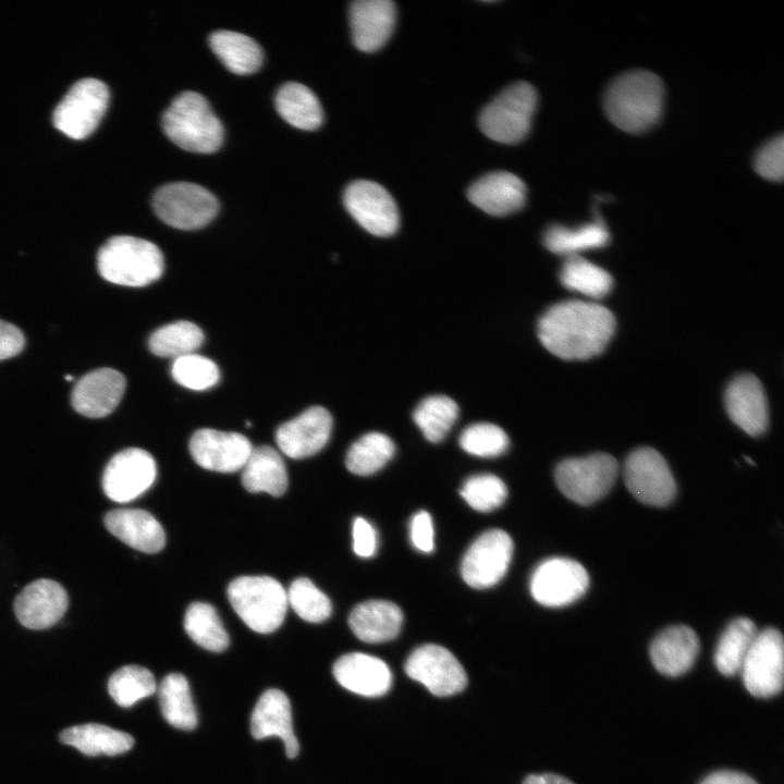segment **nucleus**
I'll list each match as a JSON object with an SVG mask.
<instances>
[{
    "label": "nucleus",
    "mask_w": 784,
    "mask_h": 784,
    "mask_svg": "<svg viewBox=\"0 0 784 784\" xmlns=\"http://www.w3.org/2000/svg\"><path fill=\"white\" fill-rule=\"evenodd\" d=\"M700 784H758L749 775L737 772L722 770L709 774Z\"/></svg>",
    "instance_id": "nucleus-50"
},
{
    "label": "nucleus",
    "mask_w": 784,
    "mask_h": 784,
    "mask_svg": "<svg viewBox=\"0 0 784 784\" xmlns=\"http://www.w3.org/2000/svg\"><path fill=\"white\" fill-rule=\"evenodd\" d=\"M460 493L470 507L486 513L503 504L507 497V488L495 475L478 474L465 480Z\"/></svg>",
    "instance_id": "nucleus-43"
},
{
    "label": "nucleus",
    "mask_w": 784,
    "mask_h": 784,
    "mask_svg": "<svg viewBox=\"0 0 784 784\" xmlns=\"http://www.w3.org/2000/svg\"><path fill=\"white\" fill-rule=\"evenodd\" d=\"M171 375L179 384L195 391L213 387L220 378L216 363L196 353L175 358Z\"/></svg>",
    "instance_id": "nucleus-44"
},
{
    "label": "nucleus",
    "mask_w": 784,
    "mask_h": 784,
    "mask_svg": "<svg viewBox=\"0 0 784 784\" xmlns=\"http://www.w3.org/2000/svg\"><path fill=\"white\" fill-rule=\"evenodd\" d=\"M700 642L689 626L675 625L662 630L652 640L649 654L653 666L663 675L679 676L694 665Z\"/></svg>",
    "instance_id": "nucleus-25"
},
{
    "label": "nucleus",
    "mask_w": 784,
    "mask_h": 784,
    "mask_svg": "<svg viewBox=\"0 0 784 784\" xmlns=\"http://www.w3.org/2000/svg\"><path fill=\"white\" fill-rule=\"evenodd\" d=\"M524 784H574L569 780L553 773H541L528 775Z\"/></svg>",
    "instance_id": "nucleus-51"
},
{
    "label": "nucleus",
    "mask_w": 784,
    "mask_h": 784,
    "mask_svg": "<svg viewBox=\"0 0 784 784\" xmlns=\"http://www.w3.org/2000/svg\"><path fill=\"white\" fill-rule=\"evenodd\" d=\"M253 451L249 440L237 432L199 429L191 438L189 452L203 468L233 473L245 465Z\"/></svg>",
    "instance_id": "nucleus-17"
},
{
    "label": "nucleus",
    "mask_w": 784,
    "mask_h": 784,
    "mask_svg": "<svg viewBox=\"0 0 784 784\" xmlns=\"http://www.w3.org/2000/svg\"><path fill=\"white\" fill-rule=\"evenodd\" d=\"M468 199L492 216H505L519 210L526 200V186L513 173L491 172L477 180L467 192Z\"/></svg>",
    "instance_id": "nucleus-26"
},
{
    "label": "nucleus",
    "mask_w": 784,
    "mask_h": 784,
    "mask_svg": "<svg viewBox=\"0 0 784 784\" xmlns=\"http://www.w3.org/2000/svg\"><path fill=\"white\" fill-rule=\"evenodd\" d=\"M740 672L746 689L755 697L769 698L782 690L784 647L776 628H764L757 634Z\"/></svg>",
    "instance_id": "nucleus-11"
},
{
    "label": "nucleus",
    "mask_w": 784,
    "mask_h": 784,
    "mask_svg": "<svg viewBox=\"0 0 784 784\" xmlns=\"http://www.w3.org/2000/svg\"><path fill=\"white\" fill-rule=\"evenodd\" d=\"M69 607L65 589L52 579L28 584L14 601L19 622L29 629H46L57 624Z\"/></svg>",
    "instance_id": "nucleus-19"
},
{
    "label": "nucleus",
    "mask_w": 784,
    "mask_h": 784,
    "mask_svg": "<svg viewBox=\"0 0 784 784\" xmlns=\"http://www.w3.org/2000/svg\"><path fill=\"white\" fill-rule=\"evenodd\" d=\"M204 339V333L197 324L180 320L157 329L149 336L148 346L157 356L175 359L195 353Z\"/></svg>",
    "instance_id": "nucleus-38"
},
{
    "label": "nucleus",
    "mask_w": 784,
    "mask_h": 784,
    "mask_svg": "<svg viewBox=\"0 0 784 784\" xmlns=\"http://www.w3.org/2000/svg\"><path fill=\"white\" fill-rule=\"evenodd\" d=\"M108 691L119 706L127 708L154 695L157 684L149 670L139 665H125L110 676Z\"/></svg>",
    "instance_id": "nucleus-41"
},
{
    "label": "nucleus",
    "mask_w": 784,
    "mask_h": 784,
    "mask_svg": "<svg viewBox=\"0 0 784 784\" xmlns=\"http://www.w3.org/2000/svg\"><path fill=\"white\" fill-rule=\"evenodd\" d=\"M757 173L770 181H782L784 174V138L775 136L763 144L755 156Z\"/></svg>",
    "instance_id": "nucleus-46"
},
{
    "label": "nucleus",
    "mask_w": 784,
    "mask_h": 784,
    "mask_svg": "<svg viewBox=\"0 0 784 784\" xmlns=\"http://www.w3.org/2000/svg\"><path fill=\"white\" fill-rule=\"evenodd\" d=\"M403 613L393 602L368 600L356 605L348 625L357 638L368 644H380L394 639L402 627Z\"/></svg>",
    "instance_id": "nucleus-28"
},
{
    "label": "nucleus",
    "mask_w": 784,
    "mask_h": 784,
    "mask_svg": "<svg viewBox=\"0 0 784 784\" xmlns=\"http://www.w3.org/2000/svg\"><path fill=\"white\" fill-rule=\"evenodd\" d=\"M758 632L748 617L733 620L723 632L714 652V663L725 676L737 674Z\"/></svg>",
    "instance_id": "nucleus-35"
},
{
    "label": "nucleus",
    "mask_w": 784,
    "mask_h": 784,
    "mask_svg": "<svg viewBox=\"0 0 784 784\" xmlns=\"http://www.w3.org/2000/svg\"><path fill=\"white\" fill-rule=\"evenodd\" d=\"M184 628L198 646L213 652H221L229 646V635L216 611L205 602L192 603L184 616Z\"/></svg>",
    "instance_id": "nucleus-37"
},
{
    "label": "nucleus",
    "mask_w": 784,
    "mask_h": 784,
    "mask_svg": "<svg viewBox=\"0 0 784 784\" xmlns=\"http://www.w3.org/2000/svg\"><path fill=\"white\" fill-rule=\"evenodd\" d=\"M560 280L566 289L591 298L605 296L613 284L612 277L607 270L580 255L565 259L560 271Z\"/></svg>",
    "instance_id": "nucleus-36"
},
{
    "label": "nucleus",
    "mask_w": 784,
    "mask_h": 784,
    "mask_svg": "<svg viewBox=\"0 0 784 784\" xmlns=\"http://www.w3.org/2000/svg\"><path fill=\"white\" fill-rule=\"evenodd\" d=\"M409 529L413 546L424 553H430L434 548V534L430 514L426 511L417 512L412 517Z\"/></svg>",
    "instance_id": "nucleus-47"
},
{
    "label": "nucleus",
    "mask_w": 784,
    "mask_h": 784,
    "mask_svg": "<svg viewBox=\"0 0 784 784\" xmlns=\"http://www.w3.org/2000/svg\"><path fill=\"white\" fill-rule=\"evenodd\" d=\"M163 718L172 726L191 731L197 725V712L193 702L189 684L180 673L168 674L158 689Z\"/></svg>",
    "instance_id": "nucleus-34"
},
{
    "label": "nucleus",
    "mask_w": 784,
    "mask_h": 784,
    "mask_svg": "<svg viewBox=\"0 0 784 784\" xmlns=\"http://www.w3.org/2000/svg\"><path fill=\"white\" fill-rule=\"evenodd\" d=\"M624 482L641 503L665 506L676 494V483L664 457L652 448L634 450L625 460Z\"/></svg>",
    "instance_id": "nucleus-10"
},
{
    "label": "nucleus",
    "mask_w": 784,
    "mask_h": 784,
    "mask_svg": "<svg viewBox=\"0 0 784 784\" xmlns=\"http://www.w3.org/2000/svg\"><path fill=\"white\" fill-rule=\"evenodd\" d=\"M332 672L341 686L365 697L382 696L392 685V673L388 664L363 652L343 654L334 662Z\"/></svg>",
    "instance_id": "nucleus-22"
},
{
    "label": "nucleus",
    "mask_w": 784,
    "mask_h": 784,
    "mask_svg": "<svg viewBox=\"0 0 784 784\" xmlns=\"http://www.w3.org/2000/svg\"><path fill=\"white\" fill-rule=\"evenodd\" d=\"M161 125L171 142L191 152H215L224 138L223 126L209 102L195 91L177 95L164 111Z\"/></svg>",
    "instance_id": "nucleus-3"
},
{
    "label": "nucleus",
    "mask_w": 784,
    "mask_h": 784,
    "mask_svg": "<svg viewBox=\"0 0 784 784\" xmlns=\"http://www.w3.org/2000/svg\"><path fill=\"white\" fill-rule=\"evenodd\" d=\"M157 466L151 454L130 448L117 453L102 475L106 495L118 503H127L145 493L155 482Z\"/></svg>",
    "instance_id": "nucleus-15"
},
{
    "label": "nucleus",
    "mask_w": 784,
    "mask_h": 784,
    "mask_svg": "<svg viewBox=\"0 0 784 784\" xmlns=\"http://www.w3.org/2000/svg\"><path fill=\"white\" fill-rule=\"evenodd\" d=\"M726 412L732 421L747 434H762L769 425V409L764 389L754 375L736 377L725 392Z\"/></svg>",
    "instance_id": "nucleus-21"
},
{
    "label": "nucleus",
    "mask_w": 784,
    "mask_h": 784,
    "mask_svg": "<svg viewBox=\"0 0 784 784\" xmlns=\"http://www.w3.org/2000/svg\"><path fill=\"white\" fill-rule=\"evenodd\" d=\"M228 598L241 620L260 634L278 629L289 605L286 590L270 576L235 578L228 587Z\"/></svg>",
    "instance_id": "nucleus-5"
},
{
    "label": "nucleus",
    "mask_w": 784,
    "mask_h": 784,
    "mask_svg": "<svg viewBox=\"0 0 784 784\" xmlns=\"http://www.w3.org/2000/svg\"><path fill=\"white\" fill-rule=\"evenodd\" d=\"M513 555V541L501 529L481 534L468 548L461 564L464 581L476 589L489 588L505 575Z\"/></svg>",
    "instance_id": "nucleus-14"
},
{
    "label": "nucleus",
    "mask_w": 784,
    "mask_h": 784,
    "mask_svg": "<svg viewBox=\"0 0 784 784\" xmlns=\"http://www.w3.org/2000/svg\"><path fill=\"white\" fill-rule=\"evenodd\" d=\"M618 471L616 460L607 453L562 461L554 478L560 491L580 505L602 499L613 487Z\"/></svg>",
    "instance_id": "nucleus-7"
},
{
    "label": "nucleus",
    "mask_w": 784,
    "mask_h": 784,
    "mask_svg": "<svg viewBox=\"0 0 784 784\" xmlns=\"http://www.w3.org/2000/svg\"><path fill=\"white\" fill-rule=\"evenodd\" d=\"M661 78L646 70H635L611 82L603 97L609 120L627 133H641L657 124L664 106Z\"/></svg>",
    "instance_id": "nucleus-2"
},
{
    "label": "nucleus",
    "mask_w": 784,
    "mask_h": 784,
    "mask_svg": "<svg viewBox=\"0 0 784 784\" xmlns=\"http://www.w3.org/2000/svg\"><path fill=\"white\" fill-rule=\"evenodd\" d=\"M377 532L372 525L363 517L353 523V550L360 558H370L377 551Z\"/></svg>",
    "instance_id": "nucleus-48"
},
{
    "label": "nucleus",
    "mask_w": 784,
    "mask_h": 784,
    "mask_svg": "<svg viewBox=\"0 0 784 784\" xmlns=\"http://www.w3.org/2000/svg\"><path fill=\"white\" fill-rule=\"evenodd\" d=\"M24 346L23 332L16 326L0 320V362L20 354Z\"/></svg>",
    "instance_id": "nucleus-49"
},
{
    "label": "nucleus",
    "mask_w": 784,
    "mask_h": 784,
    "mask_svg": "<svg viewBox=\"0 0 784 784\" xmlns=\"http://www.w3.org/2000/svg\"><path fill=\"white\" fill-rule=\"evenodd\" d=\"M343 203L348 213L369 233L390 236L396 232L400 222L396 204L380 184L355 181L346 187Z\"/></svg>",
    "instance_id": "nucleus-16"
},
{
    "label": "nucleus",
    "mask_w": 784,
    "mask_h": 784,
    "mask_svg": "<svg viewBox=\"0 0 784 784\" xmlns=\"http://www.w3.org/2000/svg\"><path fill=\"white\" fill-rule=\"evenodd\" d=\"M287 603L309 623H321L332 613L330 599L308 578L295 579L286 591Z\"/></svg>",
    "instance_id": "nucleus-42"
},
{
    "label": "nucleus",
    "mask_w": 784,
    "mask_h": 784,
    "mask_svg": "<svg viewBox=\"0 0 784 784\" xmlns=\"http://www.w3.org/2000/svg\"><path fill=\"white\" fill-rule=\"evenodd\" d=\"M209 46L232 73L247 75L262 63V49L252 37L233 30H217L209 37Z\"/></svg>",
    "instance_id": "nucleus-31"
},
{
    "label": "nucleus",
    "mask_w": 784,
    "mask_h": 784,
    "mask_svg": "<svg viewBox=\"0 0 784 784\" xmlns=\"http://www.w3.org/2000/svg\"><path fill=\"white\" fill-rule=\"evenodd\" d=\"M588 586L589 576L585 567L567 558H552L541 562L530 578L532 598L549 608L575 602L585 595Z\"/></svg>",
    "instance_id": "nucleus-12"
},
{
    "label": "nucleus",
    "mask_w": 784,
    "mask_h": 784,
    "mask_svg": "<svg viewBox=\"0 0 784 784\" xmlns=\"http://www.w3.org/2000/svg\"><path fill=\"white\" fill-rule=\"evenodd\" d=\"M536 106L534 86L526 82L512 84L483 108L480 128L493 140L517 143L528 134Z\"/></svg>",
    "instance_id": "nucleus-6"
},
{
    "label": "nucleus",
    "mask_w": 784,
    "mask_h": 784,
    "mask_svg": "<svg viewBox=\"0 0 784 784\" xmlns=\"http://www.w3.org/2000/svg\"><path fill=\"white\" fill-rule=\"evenodd\" d=\"M396 10L389 0H358L350 9L353 42L362 51L371 52L389 39L395 23Z\"/></svg>",
    "instance_id": "nucleus-24"
},
{
    "label": "nucleus",
    "mask_w": 784,
    "mask_h": 784,
    "mask_svg": "<svg viewBox=\"0 0 784 784\" xmlns=\"http://www.w3.org/2000/svg\"><path fill=\"white\" fill-rule=\"evenodd\" d=\"M64 378L68 381H72L74 379L72 375H66V376H64Z\"/></svg>",
    "instance_id": "nucleus-52"
},
{
    "label": "nucleus",
    "mask_w": 784,
    "mask_h": 784,
    "mask_svg": "<svg viewBox=\"0 0 784 784\" xmlns=\"http://www.w3.org/2000/svg\"><path fill=\"white\" fill-rule=\"evenodd\" d=\"M156 215L180 230H197L217 215L219 203L205 187L191 182H173L157 189L152 198Z\"/></svg>",
    "instance_id": "nucleus-8"
},
{
    "label": "nucleus",
    "mask_w": 784,
    "mask_h": 784,
    "mask_svg": "<svg viewBox=\"0 0 784 784\" xmlns=\"http://www.w3.org/2000/svg\"><path fill=\"white\" fill-rule=\"evenodd\" d=\"M394 452V442L387 434L369 432L351 445L346 453L345 465L355 475H372L393 457Z\"/></svg>",
    "instance_id": "nucleus-39"
},
{
    "label": "nucleus",
    "mask_w": 784,
    "mask_h": 784,
    "mask_svg": "<svg viewBox=\"0 0 784 784\" xmlns=\"http://www.w3.org/2000/svg\"><path fill=\"white\" fill-rule=\"evenodd\" d=\"M458 417V406L445 395L424 399L415 408L413 419L425 438L437 443L443 440Z\"/></svg>",
    "instance_id": "nucleus-40"
},
{
    "label": "nucleus",
    "mask_w": 784,
    "mask_h": 784,
    "mask_svg": "<svg viewBox=\"0 0 784 784\" xmlns=\"http://www.w3.org/2000/svg\"><path fill=\"white\" fill-rule=\"evenodd\" d=\"M332 417L321 406H311L281 425L275 432L279 449L291 458H305L318 453L328 443Z\"/></svg>",
    "instance_id": "nucleus-18"
},
{
    "label": "nucleus",
    "mask_w": 784,
    "mask_h": 784,
    "mask_svg": "<svg viewBox=\"0 0 784 784\" xmlns=\"http://www.w3.org/2000/svg\"><path fill=\"white\" fill-rule=\"evenodd\" d=\"M609 241L608 228L599 218L576 228L552 225L543 235V243L549 250L567 257L603 247Z\"/></svg>",
    "instance_id": "nucleus-33"
},
{
    "label": "nucleus",
    "mask_w": 784,
    "mask_h": 784,
    "mask_svg": "<svg viewBox=\"0 0 784 784\" xmlns=\"http://www.w3.org/2000/svg\"><path fill=\"white\" fill-rule=\"evenodd\" d=\"M97 268L100 275L111 283L140 287L161 277L164 259L154 243L118 235L109 238L98 250Z\"/></svg>",
    "instance_id": "nucleus-4"
},
{
    "label": "nucleus",
    "mask_w": 784,
    "mask_h": 784,
    "mask_svg": "<svg viewBox=\"0 0 784 784\" xmlns=\"http://www.w3.org/2000/svg\"><path fill=\"white\" fill-rule=\"evenodd\" d=\"M615 330V318L607 307L580 299L551 306L538 322L541 344L565 360H583L599 355Z\"/></svg>",
    "instance_id": "nucleus-1"
},
{
    "label": "nucleus",
    "mask_w": 784,
    "mask_h": 784,
    "mask_svg": "<svg viewBox=\"0 0 784 784\" xmlns=\"http://www.w3.org/2000/svg\"><path fill=\"white\" fill-rule=\"evenodd\" d=\"M278 113L289 124L299 130L318 128L323 120L320 102L305 85L289 82L282 85L274 98Z\"/></svg>",
    "instance_id": "nucleus-32"
},
{
    "label": "nucleus",
    "mask_w": 784,
    "mask_h": 784,
    "mask_svg": "<svg viewBox=\"0 0 784 784\" xmlns=\"http://www.w3.org/2000/svg\"><path fill=\"white\" fill-rule=\"evenodd\" d=\"M108 86L94 77L74 83L53 112V124L74 139L87 137L99 124L108 103Z\"/></svg>",
    "instance_id": "nucleus-9"
},
{
    "label": "nucleus",
    "mask_w": 784,
    "mask_h": 784,
    "mask_svg": "<svg viewBox=\"0 0 784 784\" xmlns=\"http://www.w3.org/2000/svg\"><path fill=\"white\" fill-rule=\"evenodd\" d=\"M126 381L124 376L112 368H99L84 375L75 384L71 403L81 415L101 418L111 414L119 405Z\"/></svg>",
    "instance_id": "nucleus-20"
},
{
    "label": "nucleus",
    "mask_w": 784,
    "mask_h": 784,
    "mask_svg": "<svg viewBox=\"0 0 784 784\" xmlns=\"http://www.w3.org/2000/svg\"><path fill=\"white\" fill-rule=\"evenodd\" d=\"M242 470V483L249 492H267L280 497L287 489L289 479L284 462L269 445L253 448Z\"/></svg>",
    "instance_id": "nucleus-29"
},
{
    "label": "nucleus",
    "mask_w": 784,
    "mask_h": 784,
    "mask_svg": "<svg viewBox=\"0 0 784 784\" xmlns=\"http://www.w3.org/2000/svg\"><path fill=\"white\" fill-rule=\"evenodd\" d=\"M250 733L256 739L278 736L289 758L298 755L299 745L293 730L291 703L283 691L270 688L259 697L250 716Z\"/></svg>",
    "instance_id": "nucleus-23"
},
{
    "label": "nucleus",
    "mask_w": 784,
    "mask_h": 784,
    "mask_svg": "<svg viewBox=\"0 0 784 784\" xmlns=\"http://www.w3.org/2000/svg\"><path fill=\"white\" fill-rule=\"evenodd\" d=\"M406 674L422 684L432 695L452 696L464 690L467 675L454 654L446 648L426 644L416 648L404 665Z\"/></svg>",
    "instance_id": "nucleus-13"
},
{
    "label": "nucleus",
    "mask_w": 784,
    "mask_h": 784,
    "mask_svg": "<svg viewBox=\"0 0 784 784\" xmlns=\"http://www.w3.org/2000/svg\"><path fill=\"white\" fill-rule=\"evenodd\" d=\"M461 448L475 456L495 457L509 448L505 431L490 422H477L463 430L458 439Z\"/></svg>",
    "instance_id": "nucleus-45"
},
{
    "label": "nucleus",
    "mask_w": 784,
    "mask_h": 784,
    "mask_svg": "<svg viewBox=\"0 0 784 784\" xmlns=\"http://www.w3.org/2000/svg\"><path fill=\"white\" fill-rule=\"evenodd\" d=\"M105 526L122 542L145 553L159 552L166 544L162 526L144 510H112L105 516Z\"/></svg>",
    "instance_id": "nucleus-27"
},
{
    "label": "nucleus",
    "mask_w": 784,
    "mask_h": 784,
    "mask_svg": "<svg viewBox=\"0 0 784 784\" xmlns=\"http://www.w3.org/2000/svg\"><path fill=\"white\" fill-rule=\"evenodd\" d=\"M60 740L87 756H115L134 745L130 734L97 723L71 726L60 734Z\"/></svg>",
    "instance_id": "nucleus-30"
}]
</instances>
